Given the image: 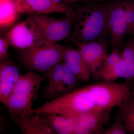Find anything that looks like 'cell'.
Listing matches in <instances>:
<instances>
[{"mask_svg": "<svg viewBox=\"0 0 134 134\" xmlns=\"http://www.w3.org/2000/svg\"><path fill=\"white\" fill-rule=\"evenodd\" d=\"M45 76L32 70L21 76L4 104L11 116L23 117L30 115Z\"/></svg>", "mask_w": 134, "mask_h": 134, "instance_id": "2", "label": "cell"}, {"mask_svg": "<svg viewBox=\"0 0 134 134\" xmlns=\"http://www.w3.org/2000/svg\"><path fill=\"white\" fill-rule=\"evenodd\" d=\"M9 41L5 37H0V62L4 61L9 56L8 48Z\"/></svg>", "mask_w": 134, "mask_h": 134, "instance_id": "25", "label": "cell"}, {"mask_svg": "<svg viewBox=\"0 0 134 134\" xmlns=\"http://www.w3.org/2000/svg\"><path fill=\"white\" fill-rule=\"evenodd\" d=\"M132 35V37L131 38V39L130 40L131 41V42H132V43H133V44L134 46V35Z\"/></svg>", "mask_w": 134, "mask_h": 134, "instance_id": "30", "label": "cell"}, {"mask_svg": "<svg viewBox=\"0 0 134 134\" xmlns=\"http://www.w3.org/2000/svg\"><path fill=\"white\" fill-rule=\"evenodd\" d=\"M15 64L5 60L0 64V100L4 104L21 76Z\"/></svg>", "mask_w": 134, "mask_h": 134, "instance_id": "13", "label": "cell"}, {"mask_svg": "<svg viewBox=\"0 0 134 134\" xmlns=\"http://www.w3.org/2000/svg\"><path fill=\"white\" fill-rule=\"evenodd\" d=\"M55 134H74L76 126V120L71 116L52 113H39Z\"/></svg>", "mask_w": 134, "mask_h": 134, "instance_id": "16", "label": "cell"}, {"mask_svg": "<svg viewBox=\"0 0 134 134\" xmlns=\"http://www.w3.org/2000/svg\"><path fill=\"white\" fill-rule=\"evenodd\" d=\"M54 2L57 3H61L62 0H52Z\"/></svg>", "mask_w": 134, "mask_h": 134, "instance_id": "29", "label": "cell"}, {"mask_svg": "<svg viewBox=\"0 0 134 134\" xmlns=\"http://www.w3.org/2000/svg\"><path fill=\"white\" fill-rule=\"evenodd\" d=\"M121 58L120 52L118 50H112L111 53L108 55L99 70L98 77H102L111 70L118 63Z\"/></svg>", "mask_w": 134, "mask_h": 134, "instance_id": "21", "label": "cell"}, {"mask_svg": "<svg viewBox=\"0 0 134 134\" xmlns=\"http://www.w3.org/2000/svg\"><path fill=\"white\" fill-rule=\"evenodd\" d=\"M63 62L79 80L89 81L91 73L86 61L77 48L68 47Z\"/></svg>", "mask_w": 134, "mask_h": 134, "instance_id": "14", "label": "cell"}, {"mask_svg": "<svg viewBox=\"0 0 134 134\" xmlns=\"http://www.w3.org/2000/svg\"><path fill=\"white\" fill-rule=\"evenodd\" d=\"M65 15L60 18L48 15H32L27 17L37 24L47 42L57 43L68 38L72 30L73 10L72 13Z\"/></svg>", "mask_w": 134, "mask_h": 134, "instance_id": "7", "label": "cell"}, {"mask_svg": "<svg viewBox=\"0 0 134 134\" xmlns=\"http://www.w3.org/2000/svg\"><path fill=\"white\" fill-rule=\"evenodd\" d=\"M132 82H123L105 81L89 85L95 98L97 109L99 111H111L119 107L133 91Z\"/></svg>", "mask_w": 134, "mask_h": 134, "instance_id": "5", "label": "cell"}, {"mask_svg": "<svg viewBox=\"0 0 134 134\" xmlns=\"http://www.w3.org/2000/svg\"><path fill=\"white\" fill-rule=\"evenodd\" d=\"M18 12L27 16L58 13L65 15L72 12V5L57 3L52 0H15Z\"/></svg>", "mask_w": 134, "mask_h": 134, "instance_id": "10", "label": "cell"}, {"mask_svg": "<svg viewBox=\"0 0 134 134\" xmlns=\"http://www.w3.org/2000/svg\"><path fill=\"white\" fill-rule=\"evenodd\" d=\"M121 57L126 62L127 70L122 78L134 82V46L130 40L122 47Z\"/></svg>", "mask_w": 134, "mask_h": 134, "instance_id": "19", "label": "cell"}, {"mask_svg": "<svg viewBox=\"0 0 134 134\" xmlns=\"http://www.w3.org/2000/svg\"><path fill=\"white\" fill-rule=\"evenodd\" d=\"M63 62L59 63L48 70L46 76L47 85L42 90L41 97L47 101H51L66 94L63 78Z\"/></svg>", "mask_w": 134, "mask_h": 134, "instance_id": "12", "label": "cell"}, {"mask_svg": "<svg viewBox=\"0 0 134 134\" xmlns=\"http://www.w3.org/2000/svg\"><path fill=\"white\" fill-rule=\"evenodd\" d=\"M72 42L76 46L87 63L91 77L97 78L99 70L108 55L107 41L101 40L87 43Z\"/></svg>", "mask_w": 134, "mask_h": 134, "instance_id": "9", "label": "cell"}, {"mask_svg": "<svg viewBox=\"0 0 134 134\" xmlns=\"http://www.w3.org/2000/svg\"><path fill=\"white\" fill-rule=\"evenodd\" d=\"M128 133L121 117L118 114L112 125L104 132V134H126Z\"/></svg>", "mask_w": 134, "mask_h": 134, "instance_id": "23", "label": "cell"}, {"mask_svg": "<svg viewBox=\"0 0 134 134\" xmlns=\"http://www.w3.org/2000/svg\"><path fill=\"white\" fill-rule=\"evenodd\" d=\"M20 13L15 0H0V28L1 31L13 26L19 18Z\"/></svg>", "mask_w": 134, "mask_h": 134, "instance_id": "17", "label": "cell"}, {"mask_svg": "<svg viewBox=\"0 0 134 134\" xmlns=\"http://www.w3.org/2000/svg\"><path fill=\"white\" fill-rule=\"evenodd\" d=\"M129 34H132V35H134V24L132 26V28L130 29V30L129 32Z\"/></svg>", "mask_w": 134, "mask_h": 134, "instance_id": "28", "label": "cell"}, {"mask_svg": "<svg viewBox=\"0 0 134 134\" xmlns=\"http://www.w3.org/2000/svg\"><path fill=\"white\" fill-rule=\"evenodd\" d=\"M115 1H134V0H99V2H108Z\"/></svg>", "mask_w": 134, "mask_h": 134, "instance_id": "27", "label": "cell"}, {"mask_svg": "<svg viewBox=\"0 0 134 134\" xmlns=\"http://www.w3.org/2000/svg\"><path fill=\"white\" fill-rule=\"evenodd\" d=\"M124 9L128 34L134 24V1H125Z\"/></svg>", "mask_w": 134, "mask_h": 134, "instance_id": "24", "label": "cell"}, {"mask_svg": "<svg viewBox=\"0 0 134 134\" xmlns=\"http://www.w3.org/2000/svg\"><path fill=\"white\" fill-rule=\"evenodd\" d=\"M72 5L74 23L70 40L81 43L106 40L108 34L107 2Z\"/></svg>", "mask_w": 134, "mask_h": 134, "instance_id": "1", "label": "cell"}, {"mask_svg": "<svg viewBox=\"0 0 134 134\" xmlns=\"http://www.w3.org/2000/svg\"><path fill=\"white\" fill-rule=\"evenodd\" d=\"M95 110H98L96 100L89 85L54 100L46 101L43 105L32 109L30 114L52 113L70 116Z\"/></svg>", "mask_w": 134, "mask_h": 134, "instance_id": "3", "label": "cell"}, {"mask_svg": "<svg viewBox=\"0 0 134 134\" xmlns=\"http://www.w3.org/2000/svg\"><path fill=\"white\" fill-rule=\"evenodd\" d=\"M107 29L112 50L121 52L123 38L128 29L125 14V1L108 2Z\"/></svg>", "mask_w": 134, "mask_h": 134, "instance_id": "8", "label": "cell"}, {"mask_svg": "<svg viewBox=\"0 0 134 134\" xmlns=\"http://www.w3.org/2000/svg\"><path fill=\"white\" fill-rule=\"evenodd\" d=\"M111 111L95 110L70 115L76 121L74 134H101L103 125L110 121Z\"/></svg>", "mask_w": 134, "mask_h": 134, "instance_id": "11", "label": "cell"}, {"mask_svg": "<svg viewBox=\"0 0 134 134\" xmlns=\"http://www.w3.org/2000/svg\"><path fill=\"white\" fill-rule=\"evenodd\" d=\"M120 115L128 133L134 134V91L130 93L120 107Z\"/></svg>", "mask_w": 134, "mask_h": 134, "instance_id": "18", "label": "cell"}, {"mask_svg": "<svg viewBox=\"0 0 134 134\" xmlns=\"http://www.w3.org/2000/svg\"><path fill=\"white\" fill-rule=\"evenodd\" d=\"M5 37L10 45L21 50L40 46L48 43L37 24L28 17L7 32Z\"/></svg>", "mask_w": 134, "mask_h": 134, "instance_id": "6", "label": "cell"}, {"mask_svg": "<svg viewBox=\"0 0 134 134\" xmlns=\"http://www.w3.org/2000/svg\"><path fill=\"white\" fill-rule=\"evenodd\" d=\"M63 78L66 94L77 89V82L79 80L64 63L63 64Z\"/></svg>", "mask_w": 134, "mask_h": 134, "instance_id": "22", "label": "cell"}, {"mask_svg": "<svg viewBox=\"0 0 134 134\" xmlns=\"http://www.w3.org/2000/svg\"><path fill=\"white\" fill-rule=\"evenodd\" d=\"M99 0H62V3L67 5H72L79 3L90 4L99 2Z\"/></svg>", "mask_w": 134, "mask_h": 134, "instance_id": "26", "label": "cell"}, {"mask_svg": "<svg viewBox=\"0 0 134 134\" xmlns=\"http://www.w3.org/2000/svg\"><path fill=\"white\" fill-rule=\"evenodd\" d=\"M127 68L126 62L121 57L115 66L101 78L105 81L113 82L119 78H122L126 72Z\"/></svg>", "mask_w": 134, "mask_h": 134, "instance_id": "20", "label": "cell"}, {"mask_svg": "<svg viewBox=\"0 0 134 134\" xmlns=\"http://www.w3.org/2000/svg\"><path fill=\"white\" fill-rule=\"evenodd\" d=\"M11 117L15 124L24 134H55L39 114H32L23 117Z\"/></svg>", "mask_w": 134, "mask_h": 134, "instance_id": "15", "label": "cell"}, {"mask_svg": "<svg viewBox=\"0 0 134 134\" xmlns=\"http://www.w3.org/2000/svg\"><path fill=\"white\" fill-rule=\"evenodd\" d=\"M68 47L57 43H48L43 46L21 50L20 59L27 68L32 71L43 72L63 62Z\"/></svg>", "mask_w": 134, "mask_h": 134, "instance_id": "4", "label": "cell"}]
</instances>
